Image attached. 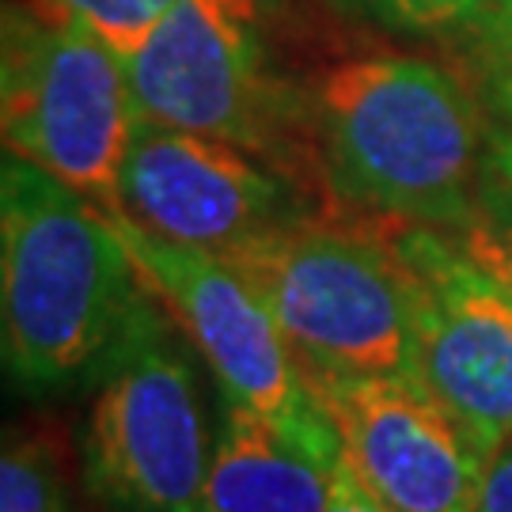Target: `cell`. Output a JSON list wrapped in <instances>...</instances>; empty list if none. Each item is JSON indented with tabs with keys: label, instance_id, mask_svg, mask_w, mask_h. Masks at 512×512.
Here are the masks:
<instances>
[{
	"label": "cell",
	"instance_id": "2",
	"mask_svg": "<svg viewBox=\"0 0 512 512\" xmlns=\"http://www.w3.org/2000/svg\"><path fill=\"white\" fill-rule=\"evenodd\" d=\"M156 296L118 217L16 152L0 164V346L8 384H92Z\"/></svg>",
	"mask_w": 512,
	"mask_h": 512
},
{
	"label": "cell",
	"instance_id": "10",
	"mask_svg": "<svg viewBox=\"0 0 512 512\" xmlns=\"http://www.w3.org/2000/svg\"><path fill=\"white\" fill-rule=\"evenodd\" d=\"M118 228L148 293L198 349L224 399L266 418H304L315 410L296 353L228 258L148 236L122 217Z\"/></svg>",
	"mask_w": 512,
	"mask_h": 512
},
{
	"label": "cell",
	"instance_id": "14",
	"mask_svg": "<svg viewBox=\"0 0 512 512\" xmlns=\"http://www.w3.org/2000/svg\"><path fill=\"white\" fill-rule=\"evenodd\" d=\"M338 4L372 23H384L391 31L452 38L505 0H338Z\"/></svg>",
	"mask_w": 512,
	"mask_h": 512
},
{
	"label": "cell",
	"instance_id": "15",
	"mask_svg": "<svg viewBox=\"0 0 512 512\" xmlns=\"http://www.w3.org/2000/svg\"><path fill=\"white\" fill-rule=\"evenodd\" d=\"M54 4L95 31L122 61H129L179 0H54Z\"/></svg>",
	"mask_w": 512,
	"mask_h": 512
},
{
	"label": "cell",
	"instance_id": "4",
	"mask_svg": "<svg viewBox=\"0 0 512 512\" xmlns=\"http://www.w3.org/2000/svg\"><path fill=\"white\" fill-rule=\"evenodd\" d=\"M308 372H414L403 262L384 220L311 213L228 251Z\"/></svg>",
	"mask_w": 512,
	"mask_h": 512
},
{
	"label": "cell",
	"instance_id": "9",
	"mask_svg": "<svg viewBox=\"0 0 512 512\" xmlns=\"http://www.w3.org/2000/svg\"><path fill=\"white\" fill-rule=\"evenodd\" d=\"M346 475L387 512H478L490 448L414 372H308Z\"/></svg>",
	"mask_w": 512,
	"mask_h": 512
},
{
	"label": "cell",
	"instance_id": "6",
	"mask_svg": "<svg viewBox=\"0 0 512 512\" xmlns=\"http://www.w3.org/2000/svg\"><path fill=\"white\" fill-rule=\"evenodd\" d=\"M137 122L126 61L54 0H8L0 23L4 148L118 217Z\"/></svg>",
	"mask_w": 512,
	"mask_h": 512
},
{
	"label": "cell",
	"instance_id": "11",
	"mask_svg": "<svg viewBox=\"0 0 512 512\" xmlns=\"http://www.w3.org/2000/svg\"><path fill=\"white\" fill-rule=\"evenodd\" d=\"M338 478L342 444L319 406L304 418H266L220 395L198 512H323Z\"/></svg>",
	"mask_w": 512,
	"mask_h": 512
},
{
	"label": "cell",
	"instance_id": "18",
	"mask_svg": "<svg viewBox=\"0 0 512 512\" xmlns=\"http://www.w3.org/2000/svg\"><path fill=\"white\" fill-rule=\"evenodd\" d=\"M323 512H387V509H380V505L346 475V467H342V478H338V486H334V497H330V505Z\"/></svg>",
	"mask_w": 512,
	"mask_h": 512
},
{
	"label": "cell",
	"instance_id": "5",
	"mask_svg": "<svg viewBox=\"0 0 512 512\" xmlns=\"http://www.w3.org/2000/svg\"><path fill=\"white\" fill-rule=\"evenodd\" d=\"M76 437L95 512H198L217 425L190 338L152 300L95 376Z\"/></svg>",
	"mask_w": 512,
	"mask_h": 512
},
{
	"label": "cell",
	"instance_id": "12",
	"mask_svg": "<svg viewBox=\"0 0 512 512\" xmlns=\"http://www.w3.org/2000/svg\"><path fill=\"white\" fill-rule=\"evenodd\" d=\"M448 61L471 84L486 122V171L494 183L512 186V0L444 38Z\"/></svg>",
	"mask_w": 512,
	"mask_h": 512
},
{
	"label": "cell",
	"instance_id": "17",
	"mask_svg": "<svg viewBox=\"0 0 512 512\" xmlns=\"http://www.w3.org/2000/svg\"><path fill=\"white\" fill-rule=\"evenodd\" d=\"M478 512H512V437L501 440L486 456L482 490H478Z\"/></svg>",
	"mask_w": 512,
	"mask_h": 512
},
{
	"label": "cell",
	"instance_id": "13",
	"mask_svg": "<svg viewBox=\"0 0 512 512\" xmlns=\"http://www.w3.org/2000/svg\"><path fill=\"white\" fill-rule=\"evenodd\" d=\"M80 456L50 418L19 421L4 433L0 512H80Z\"/></svg>",
	"mask_w": 512,
	"mask_h": 512
},
{
	"label": "cell",
	"instance_id": "16",
	"mask_svg": "<svg viewBox=\"0 0 512 512\" xmlns=\"http://www.w3.org/2000/svg\"><path fill=\"white\" fill-rule=\"evenodd\" d=\"M456 236L490 274H497L509 285L512 293V186L486 179L475 217Z\"/></svg>",
	"mask_w": 512,
	"mask_h": 512
},
{
	"label": "cell",
	"instance_id": "1",
	"mask_svg": "<svg viewBox=\"0 0 512 512\" xmlns=\"http://www.w3.org/2000/svg\"><path fill=\"white\" fill-rule=\"evenodd\" d=\"M308 137L334 213L463 232L486 190V122L452 61L349 50L304 76Z\"/></svg>",
	"mask_w": 512,
	"mask_h": 512
},
{
	"label": "cell",
	"instance_id": "8",
	"mask_svg": "<svg viewBox=\"0 0 512 512\" xmlns=\"http://www.w3.org/2000/svg\"><path fill=\"white\" fill-rule=\"evenodd\" d=\"M311 213L327 209L266 156L137 114L118 175V217L148 236L228 255Z\"/></svg>",
	"mask_w": 512,
	"mask_h": 512
},
{
	"label": "cell",
	"instance_id": "3",
	"mask_svg": "<svg viewBox=\"0 0 512 512\" xmlns=\"http://www.w3.org/2000/svg\"><path fill=\"white\" fill-rule=\"evenodd\" d=\"M274 0H179L126 61L137 114L266 156L323 202L304 76L281 65Z\"/></svg>",
	"mask_w": 512,
	"mask_h": 512
},
{
	"label": "cell",
	"instance_id": "7",
	"mask_svg": "<svg viewBox=\"0 0 512 512\" xmlns=\"http://www.w3.org/2000/svg\"><path fill=\"white\" fill-rule=\"evenodd\" d=\"M403 262L414 376L490 452L512 437V293L456 232L384 220Z\"/></svg>",
	"mask_w": 512,
	"mask_h": 512
}]
</instances>
